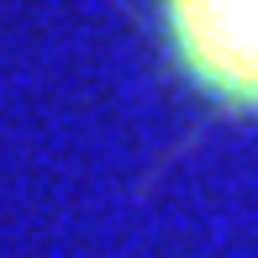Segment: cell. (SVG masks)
I'll return each mask as SVG.
<instances>
[{"label":"cell","mask_w":258,"mask_h":258,"mask_svg":"<svg viewBox=\"0 0 258 258\" xmlns=\"http://www.w3.org/2000/svg\"><path fill=\"white\" fill-rule=\"evenodd\" d=\"M163 16L195 85L258 111V0H163Z\"/></svg>","instance_id":"6da1fadb"}]
</instances>
